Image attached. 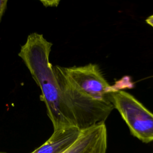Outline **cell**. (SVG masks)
<instances>
[{"label": "cell", "mask_w": 153, "mask_h": 153, "mask_svg": "<svg viewBox=\"0 0 153 153\" xmlns=\"http://www.w3.org/2000/svg\"><path fill=\"white\" fill-rule=\"evenodd\" d=\"M111 102L128 126L131 134L144 143L153 141V114L130 93L116 88Z\"/></svg>", "instance_id": "2"}, {"label": "cell", "mask_w": 153, "mask_h": 153, "mask_svg": "<svg viewBox=\"0 0 153 153\" xmlns=\"http://www.w3.org/2000/svg\"><path fill=\"white\" fill-rule=\"evenodd\" d=\"M7 0H0V23L2 20V16L6 11L7 7Z\"/></svg>", "instance_id": "5"}, {"label": "cell", "mask_w": 153, "mask_h": 153, "mask_svg": "<svg viewBox=\"0 0 153 153\" xmlns=\"http://www.w3.org/2000/svg\"><path fill=\"white\" fill-rule=\"evenodd\" d=\"M145 22H146L147 24H148L149 25L153 27V15H151L150 16H149L145 20Z\"/></svg>", "instance_id": "6"}, {"label": "cell", "mask_w": 153, "mask_h": 153, "mask_svg": "<svg viewBox=\"0 0 153 153\" xmlns=\"http://www.w3.org/2000/svg\"><path fill=\"white\" fill-rule=\"evenodd\" d=\"M60 68L69 82L79 93L96 101L111 102V93L117 88L109 84L97 65Z\"/></svg>", "instance_id": "3"}, {"label": "cell", "mask_w": 153, "mask_h": 153, "mask_svg": "<svg viewBox=\"0 0 153 153\" xmlns=\"http://www.w3.org/2000/svg\"><path fill=\"white\" fill-rule=\"evenodd\" d=\"M52 45L42 34L33 32L27 36L18 55L41 89V100L45 105L54 131L76 128L75 118L65 101L50 62Z\"/></svg>", "instance_id": "1"}, {"label": "cell", "mask_w": 153, "mask_h": 153, "mask_svg": "<svg viewBox=\"0 0 153 153\" xmlns=\"http://www.w3.org/2000/svg\"><path fill=\"white\" fill-rule=\"evenodd\" d=\"M81 132L75 127L54 131L44 143L31 153H63L75 142Z\"/></svg>", "instance_id": "4"}, {"label": "cell", "mask_w": 153, "mask_h": 153, "mask_svg": "<svg viewBox=\"0 0 153 153\" xmlns=\"http://www.w3.org/2000/svg\"><path fill=\"white\" fill-rule=\"evenodd\" d=\"M0 153H5V152H0Z\"/></svg>", "instance_id": "7"}]
</instances>
